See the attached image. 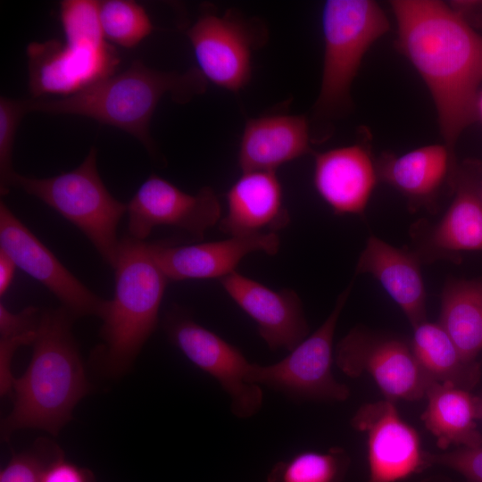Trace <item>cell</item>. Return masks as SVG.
I'll return each instance as SVG.
<instances>
[{
  "mask_svg": "<svg viewBox=\"0 0 482 482\" xmlns=\"http://www.w3.org/2000/svg\"><path fill=\"white\" fill-rule=\"evenodd\" d=\"M478 420L482 422V395L478 397Z\"/></svg>",
  "mask_w": 482,
  "mask_h": 482,
  "instance_id": "37",
  "label": "cell"
},
{
  "mask_svg": "<svg viewBox=\"0 0 482 482\" xmlns=\"http://www.w3.org/2000/svg\"><path fill=\"white\" fill-rule=\"evenodd\" d=\"M29 87L34 98L76 94L115 74L120 58L109 44L96 46L50 39L26 49Z\"/></svg>",
  "mask_w": 482,
  "mask_h": 482,
  "instance_id": "13",
  "label": "cell"
},
{
  "mask_svg": "<svg viewBox=\"0 0 482 482\" xmlns=\"http://www.w3.org/2000/svg\"><path fill=\"white\" fill-rule=\"evenodd\" d=\"M476 111H477V118L482 120V90L479 91V94L478 96Z\"/></svg>",
  "mask_w": 482,
  "mask_h": 482,
  "instance_id": "36",
  "label": "cell"
},
{
  "mask_svg": "<svg viewBox=\"0 0 482 482\" xmlns=\"http://www.w3.org/2000/svg\"><path fill=\"white\" fill-rule=\"evenodd\" d=\"M60 21L64 40L89 46H104L99 19V1L64 0L60 4Z\"/></svg>",
  "mask_w": 482,
  "mask_h": 482,
  "instance_id": "28",
  "label": "cell"
},
{
  "mask_svg": "<svg viewBox=\"0 0 482 482\" xmlns=\"http://www.w3.org/2000/svg\"><path fill=\"white\" fill-rule=\"evenodd\" d=\"M41 314L39 309L34 306H28L14 313L8 310L3 303H0V338L36 333Z\"/></svg>",
  "mask_w": 482,
  "mask_h": 482,
  "instance_id": "32",
  "label": "cell"
},
{
  "mask_svg": "<svg viewBox=\"0 0 482 482\" xmlns=\"http://www.w3.org/2000/svg\"><path fill=\"white\" fill-rule=\"evenodd\" d=\"M279 245L277 233H265L182 245L169 239L152 243V252L169 280L221 279L236 271L249 253L275 255Z\"/></svg>",
  "mask_w": 482,
  "mask_h": 482,
  "instance_id": "16",
  "label": "cell"
},
{
  "mask_svg": "<svg viewBox=\"0 0 482 482\" xmlns=\"http://www.w3.org/2000/svg\"><path fill=\"white\" fill-rule=\"evenodd\" d=\"M468 361L482 351V278H449L442 290L438 323Z\"/></svg>",
  "mask_w": 482,
  "mask_h": 482,
  "instance_id": "25",
  "label": "cell"
},
{
  "mask_svg": "<svg viewBox=\"0 0 482 482\" xmlns=\"http://www.w3.org/2000/svg\"><path fill=\"white\" fill-rule=\"evenodd\" d=\"M425 396L428 403L421 419L440 449L482 445L476 424L478 397L452 384L434 380L429 381Z\"/></svg>",
  "mask_w": 482,
  "mask_h": 482,
  "instance_id": "23",
  "label": "cell"
},
{
  "mask_svg": "<svg viewBox=\"0 0 482 482\" xmlns=\"http://www.w3.org/2000/svg\"><path fill=\"white\" fill-rule=\"evenodd\" d=\"M205 89L206 79L198 68H191L184 73L165 72L136 60L124 71L76 94L55 99L24 101L28 112L80 115L122 129L154 155L149 124L161 98L170 94L175 102L185 104Z\"/></svg>",
  "mask_w": 482,
  "mask_h": 482,
  "instance_id": "3",
  "label": "cell"
},
{
  "mask_svg": "<svg viewBox=\"0 0 482 482\" xmlns=\"http://www.w3.org/2000/svg\"><path fill=\"white\" fill-rule=\"evenodd\" d=\"M62 454L57 445L39 439L31 448L12 454L0 471V482H41L47 466Z\"/></svg>",
  "mask_w": 482,
  "mask_h": 482,
  "instance_id": "29",
  "label": "cell"
},
{
  "mask_svg": "<svg viewBox=\"0 0 482 482\" xmlns=\"http://www.w3.org/2000/svg\"><path fill=\"white\" fill-rule=\"evenodd\" d=\"M263 26L230 11L222 15L204 11L187 31L204 77L233 92L251 78V57L264 40Z\"/></svg>",
  "mask_w": 482,
  "mask_h": 482,
  "instance_id": "10",
  "label": "cell"
},
{
  "mask_svg": "<svg viewBox=\"0 0 482 482\" xmlns=\"http://www.w3.org/2000/svg\"><path fill=\"white\" fill-rule=\"evenodd\" d=\"M349 465L350 457L341 447L305 451L275 463L266 482H343Z\"/></svg>",
  "mask_w": 482,
  "mask_h": 482,
  "instance_id": "26",
  "label": "cell"
},
{
  "mask_svg": "<svg viewBox=\"0 0 482 482\" xmlns=\"http://www.w3.org/2000/svg\"><path fill=\"white\" fill-rule=\"evenodd\" d=\"M220 284L255 321L259 335L270 350L291 351L307 337L309 327L294 290H273L237 270L222 278Z\"/></svg>",
  "mask_w": 482,
  "mask_h": 482,
  "instance_id": "17",
  "label": "cell"
},
{
  "mask_svg": "<svg viewBox=\"0 0 482 482\" xmlns=\"http://www.w3.org/2000/svg\"><path fill=\"white\" fill-rule=\"evenodd\" d=\"M367 436L368 482H397L426 469L416 430L387 399L362 405L351 420Z\"/></svg>",
  "mask_w": 482,
  "mask_h": 482,
  "instance_id": "15",
  "label": "cell"
},
{
  "mask_svg": "<svg viewBox=\"0 0 482 482\" xmlns=\"http://www.w3.org/2000/svg\"><path fill=\"white\" fill-rule=\"evenodd\" d=\"M127 213L128 235L137 240L145 241L159 226L179 228L203 239L220 222L221 206L209 187L190 195L153 173L127 204Z\"/></svg>",
  "mask_w": 482,
  "mask_h": 482,
  "instance_id": "11",
  "label": "cell"
},
{
  "mask_svg": "<svg viewBox=\"0 0 482 482\" xmlns=\"http://www.w3.org/2000/svg\"><path fill=\"white\" fill-rule=\"evenodd\" d=\"M115 290L100 318L102 344L93 360L104 374L114 378L132 366L154 332L168 278L155 262L152 243L127 235L120 239Z\"/></svg>",
  "mask_w": 482,
  "mask_h": 482,
  "instance_id": "4",
  "label": "cell"
},
{
  "mask_svg": "<svg viewBox=\"0 0 482 482\" xmlns=\"http://www.w3.org/2000/svg\"><path fill=\"white\" fill-rule=\"evenodd\" d=\"M423 459L426 468L445 466L461 474L467 482H482V445L441 453L424 451Z\"/></svg>",
  "mask_w": 482,
  "mask_h": 482,
  "instance_id": "31",
  "label": "cell"
},
{
  "mask_svg": "<svg viewBox=\"0 0 482 482\" xmlns=\"http://www.w3.org/2000/svg\"><path fill=\"white\" fill-rule=\"evenodd\" d=\"M96 156V149L92 147L77 168L50 178L16 172L12 187L38 198L75 225L113 269L120 245L117 228L127 213V204L117 200L106 188L98 173Z\"/></svg>",
  "mask_w": 482,
  "mask_h": 482,
  "instance_id": "5",
  "label": "cell"
},
{
  "mask_svg": "<svg viewBox=\"0 0 482 482\" xmlns=\"http://www.w3.org/2000/svg\"><path fill=\"white\" fill-rule=\"evenodd\" d=\"M324 59L315 112L340 114L350 105L351 85L370 47L389 29L371 0H328L322 11Z\"/></svg>",
  "mask_w": 482,
  "mask_h": 482,
  "instance_id": "6",
  "label": "cell"
},
{
  "mask_svg": "<svg viewBox=\"0 0 482 482\" xmlns=\"http://www.w3.org/2000/svg\"><path fill=\"white\" fill-rule=\"evenodd\" d=\"M453 199L442 216L431 223L419 220L411 232L414 252L421 262L456 261L461 252L482 251V178L479 168H456Z\"/></svg>",
  "mask_w": 482,
  "mask_h": 482,
  "instance_id": "12",
  "label": "cell"
},
{
  "mask_svg": "<svg viewBox=\"0 0 482 482\" xmlns=\"http://www.w3.org/2000/svg\"><path fill=\"white\" fill-rule=\"evenodd\" d=\"M353 281L339 295L326 320L281 361L270 365L251 363L247 380L264 385L295 400L345 401L349 388L332 374L333 338L340 313Z\"/></svg>",
  "mask_w": 482,
  "mask_h": 482,
  "instance_id": "7",
  "label": "cell"
},
{
  "mask_svg": "<svg viewBox=\"0 0 482 482\" xmlns=\"http://www.w3.org/2000/svg\"><path fill=\"white\" fill-rule=\"evenodd\" d=\"M335 362L349 377L370 374L386 399L394 402L422 399L431 381L420 367L411 345L361 327L352 328L337 343Z\"/></svg>",
  "mask_w": 482,
  "mask_h": 482,
  "instance_id": "8",
  "label": "cell"
},
{
  "mask_svg": "<svg viewBox=\"0 0 482 482\" xmlns=\"http://www.w3.org/2000/svg\"><path fill=\"white\" fill-rule=\"evenodd\" d=\"M228 212L219 222L230 237L276 233L290 221L274 171H245L227 193Z\"/></svg>",
  "mask_w": 482,
  "mask_h": 482,
  "instance_id": "19",
  "label": "cell"
},
{
  "mask_svg": "<svg viewBox=\"0 0 482 482\" xmlns=\"http://www.w3.org/2000/svg\"><path fill=\"white\" fill-rule=\"evenodd\" d=\"M378 179L405 196L412 210L436 209L445 183L453 186L454 155L445 145H428L400 155L384 154L376 162Z\"/></svg>",
  "mask_w": 482,
  "mask_h": 482,
  "instance_id": "20",
  "label": "cell"
},
{
  "mask_svg": "<svg viewBox=\"0 0 482 482\" xmlns=\"http://www.w3.org/2000/svg\"><path fill=\"white\" fill-rule=\"evenodd\" d=\"M16 264L13 260L0 249V295L3 296L12 284Z\"/></svg>",
  "mask_w": 482,
  "mask_h": 482,
  "instance_id": "35",
  "label": "cell"
},
{
  "mask_svg": "<svg viewBox=\"0 0 482 482\" xmlns=\"http://www.w3.org/2000/svg\"><path fill=\"white\" fill-rule=\"evenodd\" d=\"M308 120L303 115L267 114L247 120L238 154L242 172L274 171L311 149Z\"/></svg>",
  "mask_w": 482,
  "mask_h": 482,
  "instance_id": "22",
  "label": "cell"
},
{
  "mask_svg": "<svg viewBox=\"0 0 482 482\" xmlns=\"http://www.w3.org/2000/svg\"><path fill=\"white\" fill-rule=\"evenodd\" d=\"M99 19L104 39L125 48L135 47L153 31L147 12L135 1H99Z\"/></svg>",
  "mask_w": 482,
  "mask_h": 482,
  "instance_id": "27",
  "label": "cell"
},
{
  "mask_svg": "<svg viewBox=\"0 0 482 482\" xmlns=\"http://www.w3.org/2000/svg\"><path fill=\"white\" fill-rule=\"evenodd\" d=\"M420 264L413 250L395 247L371 235L358 259L355 273L370 274L378 280L414 327L427 320Z\"/></svg>",
  "mask_w": 482,
  "mask_h": 482,
  "instance_id": "21",
  "label": "cell"
},
{
  "mask_svg": "<svg viewBox=\"0 0 482 482\" xmlns=\"http://www.w3.org/2000/svg\"><path fill=\"white\" fill-rule=\"evenodd\" d=\"M75 319L63 306L42 312L29 364L12 385L13 406L2 420L3 440L21 428L58 435L90 392L71 332Z\"/></svg>",
  "mask_w": 482,
  "mask_h": 482,
  "instance_id": "2",
  "label": "cell"
},
{
  "mask_svg": "<svg viewBox=\"0 0 482 482\" xmlns=\"http://www.w3.org/2000/svg\"><path fill=\"white\" fill-rule=\"evenodd\" d=\"M37 332L21 337L0 338V393L2 395L9 394L12 389L15 378L12 373V359L15 351L22 345H32Z\"/></svg>",
  "mask_w": 482,
  "mask_h": 482,
  "instance_id": "33",
  "label": "cell"
},
{
  "mask_svg": "<svg viewBox=\"0 0 482 482\" xmlns=\"http://www.w3.org/2000/svg\"><path fill=\"white\" fill-rule=\"evenodd\" d=\"M24 100L0 97V189L6 194L14 174L12 156L15 135L21 120L26 114Z\"/></svg>",
  "mask_w": 482,
  "mask_h": 482,
  "instance_id": "30",
  "label": "cell"
},
{
  "mask_svg": "<svg viewBox=\"0 0 482 482\" xmlns=\"http://www.w3.org/2000/svg\"><path fill=\"white\" fill-rule=\"evenodd\" d=\"M0 249L16 266L44 285L75 318L104 314L108 300L100 298L79 281L56 256L0 203Z\"/></svg>",
  "mask_w": 482,
  "mask_h": 482,
  "instance_id": "14",
  "label": "cell"
},
{
  "mask_svg": "<svg viewBox=\"0 0 482 482\" xmlns=\"http://www.w3.org/2000/svg\"><path fill=\"white\" fill-rule=\"evenodd\" d=\"M412 353L426 376L470 391L478 382V363L466 360L445 329L427 320L412 327Z\"/></svg>",
  "mask_w": 482,
  "mask_h": 482,
  "instance_id": "24",
  "label": "cell"
},
{
  "mask_svg": "<svg viewBox=\"0 0 482 482\" xmlns=\"http://www.w3.org/2000/svg\"><path fill=\"white\" fill-rule=\"evenodd\" d=\"M378 179L376 162L362 145L315 154L314 187L336 214H362Z\"/></svg>",
  "mask_w": 482,
  "mask_h": 482,
  "instance_id": "18",
  "label": "cell"
},
{
  "mask_svg": "<svg viewBox=\"0 0 482 482\" xmlns=\"http://www.w3.org/2000/svg\"><path fill=\"white\" fill-rule=\"evenodd\" d=\"M41 482H96V478L89 469L67 461L62 454L47 466Z\"/></svg>",
  "mask_w": 482,
  "mask_h": 482,
  "instance_id": "34",
  "label": "cell"
},
{
  "mask_svg": "<svg viewBox=\"0 0 482 482\" xmlns=\"http://www.w3.org/2000/svg\"><path fill=\"white\" fill-rule=\"evenodd\" d=\"M397 47L425 81L445 145L453 147L477 118L482 83V37L460 11L437 0L390 2Z\"/></svg>",
  "mask_w": 482,
  "mask_h": 482,
  "instance_id": "1",
  "label": "cell"
},
{
  "mask_svg": "<svg viewBox=\"0 0 482 482\" xmlns=\"http://www.w3.org/2000/svg\"><path fill=\"white\" fill-rule=\"evenodd\" d=\"M164 327L170 341L185 356L220 383L230 398L235 416L246 419L260 411L263 401L262 388L247 380L251 362L237 347L178 308L166 315Z\"/></svg>",
  "mask_w": 482,
  "mask_h": 482,
  "instance_id": "9",
  "label": "cell"
}]
</instances>
